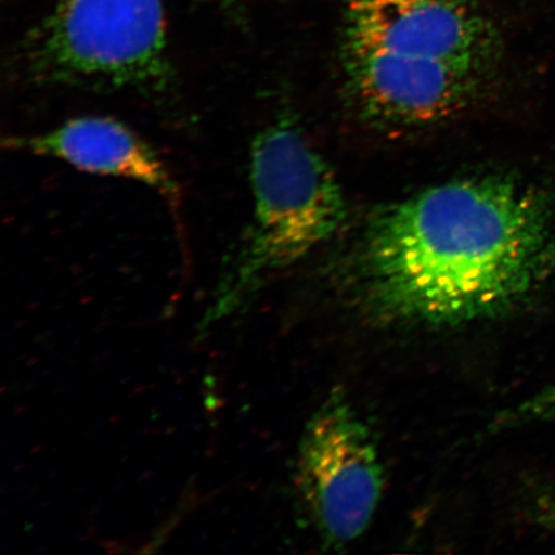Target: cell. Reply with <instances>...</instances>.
I'll list each match as a JSON object with an SVG mask.
<instances>
[{
	"instance_id": "3957f363",
	"label": "cell",
	"mask_w": 555,
	"mask_h": 555,
	"mask_svg": "<svg viewBox=\"0 0 555 555\" xmlns=\"http://www.w3.org/2000/svg\"><path fill=\"white\" fill-rule=\"evenodd\" d=\"M18 64L41 87L164 92L173 72L163 0H59Z\"/></svg>"
},
{
	"instance_id": "5b68a950",
	"label": "cell",
	"mask_w": 555,
	"mask_h": 555,
	"mask_svg": "<svg viewBox=\"0 0 555 555\" xmlns=\"http://www.w3.org/2000/svg\"><path fill=\"white\" fill-rule=\"evenodd\" d=\"M385 474L370 429L341 388L312 414L302 435L297 486L324 545L353 543L370 527Z\"/></svg>"
},
{
	"instance_id": "277c9868",
	"label": "cell",
	"mask_w": 555,
	"mask_h": 555,
	"mask_svg": "<svg viewBox=\"0 0 555 555\" xmlns=\"http://www.w3.org/2000/svg\"><path fill=\"white\" fill-rule=\"evenodd\" d=\"M251 186L254 217L235 263L234 291L301 260L346 219L335 173L289 120H278L256 137Z\"/></svg>"
},
{
	"instance_id": "52a82bcc",
	"label": "cell",
	"mask_w": 555,
	"mask_h": 555,
	"mask_svg": "<svg viewBox=\"0 0 555 555\" xmlns=\"http://www.w3.org/2000/svg\"><path fill=\"white\" fill-rule=\"evenodd\" d=\"M550 420H555V382L499 415L494 426L498 429H508Z\"/></svg>"
},
{
	"instance_id": "6da1fadb",
	"label": "cell",
	"mask_w": 555,
	"mask_h": 555,
	"mask_svg": "<svg viewBox=\"0 0 555 555\" xmlns=\"http://www.w3.org/2000/svg\"><path fill=\"white\" fill-rule=\"evenodd\" d=\"M555 275V210L502 177L431 186L382 208L352 263L353 298L387 325L466 324L506 314Z\"/></svg>"
},
{
	"instance_id": "9c48e42d",
	"label": "cell",
	"mask_w": 555,
	"mask_h": 555,
	"mask_svg": "<svg viewBox=\"0 0 555 555\" xmlns=\"http://www.w3.org/2000/svg\"><path fill=\"white\" fill-rule=\"evenodd\" d=\"M207 3H214L223 7H232L254 2V0H204Z\"/></svg>"
},
{
	"instance_id": "7a4b0ae2",
	"label": "cell",
	"mask_w": 555,
	"mask_h": 555,
	"mask_svg": "<svg viewBox=\"0 0 555 555\" xmlns=\"http://www.w3.org/2000/svg\"><path fill=\"white\" fill-rule=\"evenodd\" d=\"M347 75L374 119L436 124L474 100L496 38L472 0H344Z\"/></svg>"
},
{
	"instance_id": "ba28073f",
	"label": "cell",
	"mask_w": 555,
	"mask_h": 555,
	"mask_svg": "<svg viewBox=\"0 0 555 555\" xmlns=\"http://www.w3.org/2000/svg\"><path fill=\"white\" fill-rule=\"evenodd\" d=\"M532 515L537 524L555 533V488L541 489L532 502Z\"/></svg>"
},
{
	"instance_id": "8992f818",
	"label": "cell",
	"mask_w": 555,
	"mask_h": 555,
	"mask_svg": "<svg viewBox=\"0 0 555 555\" xmlns=\"http://www.w3.org/2000/svg\"><path fill=\"white\" fill-rule=\"evenodd\" d=\"M5 144L62 159L81 171L135 180L166 197H178V186L154 149L108 117H78L46 133L10 138Z\"/></svg>"
}]
</instances>
